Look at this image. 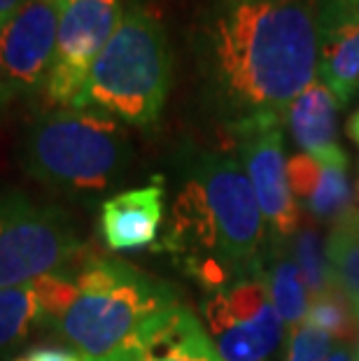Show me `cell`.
I'll return each instance as SVG.
<instances>
[{
  "label": "cell",
  "mask_w": 359,
  "mask_h": 361,
  "mask_svg": "<svg viewBox=\"0 0 359 361\" xmlns=\"http://www.w3.org/2000/svg\"><path fill=\"white\" fill-rule=\"evenodd\" d=\"M203 33L215 80L245 117L285 112L317 78L315 0H215Z\"/></svg>",
  "instance_id": "obj_1"
},
{
  "label": "cell",
  "mask_w": 359,
  "mask_h": 361,
  "mask_svg": "<svg viewBox=\"0 0 359 361\" xmlns=\"http://www.w3.org/2000/svg\"><path fill=\"white\" fill-rule=\"evenodd\" d=\"M262 210L243 166L233 157H208L180 191L168 243L175 252H219L231 273L257 266Z\"/></svg>",
  "instance_id": "obj_2"
},
{
  "label": "cell",
  "mask_w": 359,
  "mask_h": 361,
  "mask_svg": "<svg viewBox=\"0 0 359 361\" xmlns=\"http://www.w3.org/2000/svg\"><path fill=\"white\" fill-rule=\"evenodd\" d=\"M75 298L54 322L84 361H108L175 301L166 284L124 261L94 259L75 275Z\"/></svg>",
  "instance_id": "obj_3"
},
{
  "label": "cell",
  "mask_w": 359,
  "mask_h": 361,
  "mask_svg": "<svg viewBox=\"0 0 359 361\" xmlns=\"http://www.w3.org/2000/svg\"><path fill=\"white\" fill-rule=\"evenodd\" d=\"M171 89V51L154 14L131 10L91 66L75 107H101L126 124H154Z\"/></svg>",
  "instance_id": "obj_4"
},
{
  "label": "cell",
  "mask_w": 359,
  "mask_h": 361,
  "mask_svg": "<svg viewBox=\"0 0 359 361\" xmlns=\"http://www.w3.org/2000/svg\"><path fill=\"white\" fill-rule=\"evenodd\" d=\"M124 161V130L105 114L66 107L30 128L26 171L49 187L101 191Z\"/></svg>",
  "instance_id": "obj_5"
},
{
  "label": "cell",
  "mask_w": 359,
  "mask_h": 361,
  "mask_svg": "<svg viewBox=\"0 0 359 361\" xmlns=\"http://www.w3.org/2000/svg\"><path fill=\"white\" fill-rule=\"evenodd\" d=\"M78 252L80 243L59 207L17 189L0 191V289L66 271Z\"/></svg>",
  "instance_id": "obj_6"
},
{
  "label": "cell",
  "mask_w": 359,
  "mask_h": 361,
  "mask_svg": "<svg viewBox=\"0 0 359 361\" xmlns=\"http://www.w3.org/2000/svg\"><path fill=\"white\" fill-rule=\"evenodd\" d=\"M121 0H63L59 12L56 49L47 75V98L75 107L91 66L121 21Z\"/></svg>",
  "instance_id": "obj_7"
},
{
  "label": "cell",
  "mask_w": 359,
  "mask_h": 361,
  "mask_svg": "<svg viewBox=\"0 0 359 361\" xmlns=\"http://www.w3.org/2000/svg\"><path fill=\"white\" fill-rule=\"evenodd\" d=\"M205 319L221 361H262L282 338V319L259 280L217 291L205 303Z\"/></svg>",
  "instance_id": "obj_8"
},
{
  "label": "cell",
  "mask_w": 359,
  "mask_h": 361,
  "mask_svg": "<svg viewBox=\"0 0 359 361\" xmlns=\"http://www.w3.org/2000/svg\"><path fill=\"white\" fill-rule=\"evenodd\" d=\"M236 140L259 210L276 233L289 235L299 226V205L289 189L282 154V119L278 112H257L236 124Z\"/></svg>",
  "instance_id": "obj_9"
},
{
  "label": "cell",
  "mask_w": 359,
  "mask_h": 361,
  "mask_svg": "<svg viewBox=\"0 0 359 361\" xmlns=\"http://www.w3.org/2000/svg\"><path fill=\"white\" fill-rule=\"evenodd\" d=\"M61 5L56 0H28L0 28V87L30 91L47 82L56 49Z\"/></svg>",
  "instance_id": "obj_10"
},
{
  "label": "cell",
  "mask_w": 359,
  "mask_h": 361,
  "mask_svg": "<svg viewBox=\"0 0 359 361\" xmlns=\"http://www.w3.org/2000/svg\"><path fill=\"white\" fill-rule=\"evenodd\" d=\"M317 75L339 105L359 89V0H315Z\"/></svg>",
  "instance_id": "obj_11"
},
{
  "label": "cell",
  "mask_w": 359,
  "mask_h": 361,
  "mask_svg": "<svg viewBox=\"0 0 359 361\" xmlns=\"http://www.w3.org/2000/svg\"><path fill=\"white\" fill-rule=\"evenodd\" d=\"M108 361H221L208 334L180 303L159 312Z\"/></svg>",
  "instance_id": "obj_12"
},
{
  "label": "cell",
  "mask_w": 359,
  "mask_h": 361,
  "mask_svg": "<svg viewBox=\"0 0 359 361\" xmlns=\"http://www.w3.org/2000/svg\"><path fill=\"white\" fill-rule=\"evenodd\" d=\"M164 217L162 180L108 198L101 207V231L110 250H142L157 240Z\"/></svg>",
  "instance_id": "obj_13"
},
{
  "label": "cell",
  "mask_w": 359,
  "mask_h": 361,
  "mask_svg": "<svg viewBox=\"0 0 359 361\" xmlns=\"http://www.w3.org/2000/svg\"><path fill=\"white\" fill-rule=\"evenodd\" d=\"M336 112L339 101L322 82H312L285 107L289 133L303 154L317 161H341L346 152L336 142Z\"/></svg>",
  "instance_id": "obj_14"
},
{
  "label": "cell",
  "mask_w": 359,
  "mask_h": 361,
  "mask_svg": "<svg viewBox=\"0 0 359 361\" xmlns=\"http://www.w3.org/2000/svg\"><path fill=\"white\" fill-rule=\"evenodd\" d=\"M40 324H49L37 280L24 287L0 289V352L17 348Z\"/></svg>",
  "instance_id": "obj_15"
},
{
  "label": "cell",
  "mask_w": 359,
  "mask_h": 361,
  "mask_svg": "<svg viewBox=\"0 0 359 361\" xmlns=\"http://www.w3.org/2000/svg\"><path fill=\"white\" fill-rule=\"evenodd\" d=\"M334 282L350 301H359V210L348 207L339 219L327 243Z\"/></svg>",
  "instance_id": "obj_16"
},
{
  "label": "cell",
  "mask_w": 359,
  "mask_h": 361,
  "mask_svg": "<svg viewBox=\"0 0 359 361\" xmlns=\"http://www.w3.org/2000/svg\"><path fill=\"white\" fill-rule=\"evenodd\" d=\"M303 322L324 331L327 336L343 338V341H355L359 329L353 305L348 303V296L336 284L324 294L310 298Z\"/></svg>",
  "instance_id": "obj_17"
},
{
  "label": "cell",
  "mask_w": 359,
  "mask_h": 361,
  "mask_svg": "<svg viewBox=\"0 0 359 361\" xmlns=\"http://www.w3.org/2000/svg\"><path fill=\"white\" fill-rule=\"evenodd\" d=\"M269 294L273 308H276L282 322L296 326L301 319H305L310 296L296 264H292V261H280V264H276L269 278Z\"/></svg>",
  "instance_id": "obj_18"
},
{
  "label": "cell",
  "mask_w": 359,
  "mask_h": 361,
  "mask_svg": "<svg viewBox=\"0 0 359 361\" xmlns=\"http://www.w3.org/2000/svg\"><path fill=\"white\" fill-rule=\"evenodd\" d=\"M322 175L305 207L315 219H339L350 207V184H348V159L320 161Z\"/></svg>",
  "instance_id": "obj_19"
},
{
  "label": "cell",
  "mask_w": 359,
  "mask_h": 361,
  "mask_svg": "<svg viewBox=\"0 0 359 361\" xmlns=\"http://www.w3.org/2000/svg\"><path fill=\"white\" fill-rule=\"evenodd\" d=\"M294 257H296V266H299V273L305 282V287L310 291V298L324 294L327 289H331L336 284L329 259H327V250L322 247V238H320L315 228H303V231L296 235Z\"/></svg>",
  "instance_id": "obj_20"
},
{
  "label": "cell",
  "mask_w": 359,
  "mask_h": 361,
  "mask_svg": "<svg viewBox=\"0 0 359 361\" xmlns=\"http://www.w3.org/2000/svg\"><path fill=\"white\" fill-rule=\"evenodd\" d=\"M331 348V336L310 324L294 326L289 338V357L287 361H327Z\"/></svg>",
  "instance_id": "obj_21"
},
{
  "label": "cell",
  "mask_w": 359,
  "mask_h": 361,
  "mask_svg": "<svg viewBox=\"0 0 359 361\" xmlns=\"http://www.w3.org/2000/svg\"><path fill=\"white\" fill-rule=\"evenodd\" d=\"M320 175H322V164L317 159H312L310 154H296L287 161V180L289 189H292L294 198H303L308 201L315 191Z\"/></svg>",
  "instance_id": "obj_22"
},
{
  "label": "cell",
  "mask_w": 359,
  "mask_h": 361,
  "mask_svg": "<svg viewBox=\"0 0 359 361\" xmlns=\"http://www.w3.org/2000/svg\"><path fill=\"white\" fill-rule=\"evenodd\" d=\"M14 361H84L75 350L68 348H49V345H40L19 355Z\"/></svg>",
  "instance_id": "obj_23"
},
{
  "label": "cell",
  "mask_w": 359,
  "mask_h": 361,
  "mask_svg": "<svg viewBox=\"0 0 359 361\" xmlns=\"http://www.w3.org/2000/svg\"><path fill=\"white\" fill-rule=\"evenodd\" d=\"M26 3L28 0H0V28H3Z\"/></svg>",
  "instance_id": "obj_24"
},
{
  "label": "cell",
  "mask_w": 359,
  "mask_h": 361,
  "mask_svg": "<svg viewBox=\"0 0 359 361\" xmlns=\"http://www.w3.org/2000/svg\"><path fill=\"white\" fill-rule=\"evenodd\" d=\"M348 133H350V137L359 145V110L355 112V117L350 119V124H348Z\"/></svg>",
  "instance_id": "obj_25"
},
{
  "label": "cell",
  "mask_w": 359,
  "mask_h": 361,
  "mask_svg": "<svg viewBox=\"0 0 359 361\" xmlns=\"http://www.w3.org/2000/svg\"><path fill=\"white\" fill-rule=\"evenodd\" d=\"M329 361H348V355H346V352H334Z\"/></svg>",
  "instance_id": "obj_26"
},
{
  "label": "cell",
  "mask_w": 359,
  "mask_h": 361,
  "mask_svg": "<svg viewBox=\"0 0 359 361\" xmlns=\"http://www.w3.org/2000/svg\"><path fill=\"white\" fill-rule=\"evenodd\" d=\"M353 312H355V319H357V324H359V301L353 303Z\"/></svg>",
  "instance_id": "obj_27"
},
{
  "label": "cell",
  "mask_w": 359,
  "mask_h": 361,
  "mask_svg": "<svg viewBox=\"0 0 359 361\" xmlns=\"http://www.w3.org/2000/svg\"><path fill=\"white\" fill-rule=\"evenodd\" d=\"M355 361H359V345H357V355H355Z\"/></svg>",
  "instance_id": "obj_28"
},
{
  "label": "cell",
  "mask_w": 359,
  "mask_h": 361,
  "mask_svg": "<svg viewBox=\"0 0 359 361\" xmlns=\"http://www.w3.org/2000/svg\"><path fill=\"white\" fill-rule=\"evenodd\" d=\"M56 3H59V5H61V3H63V0H56Z\"/></svg>",
  "instance_id": "obj_29"
}]
</instances>
